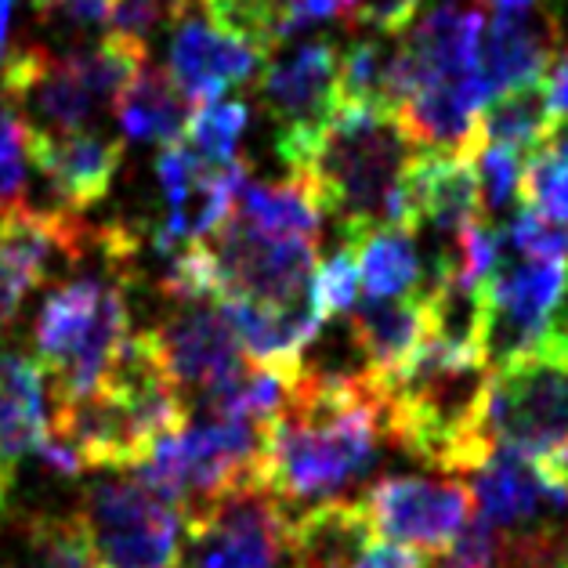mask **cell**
Masks as SVG:
<instances>
[{
  "instance_id": "1",
  "label": "cell",
  "mask_w": 568,
  "mask_h": 568,
  "mask_svg": "<svg viewBox=\"0 0 568 568\" xmlns=\"http://www.w3.org/2000/svg\"><path fill=\"white\" fill-rule=\"evenodd\" d=\"M384 438V395L363 369L329 373L304 363L283 413L261 424L254 485L286 510L329 500L377 460Z\"/></svg>"
},
{
  "instance_id": "2",
  "label": "cell",
  "mask_w": 568,
  "mask_h": 568,
  "mask_svg": "<svg viewBox=\"0 0 568 568\" xmlns=\"http://www.w3.org/2000/svg\"><path fill=\"white\" fill-rule=\"evenodd\" d=\"M417 145L387 109H337L329 128L290 174L308 185L318 214L334 217L344 246L395 225L402 229V178Z\"/></svg>"
},
{
  "instance_id": "3",
  "label": "cell",
  "mask_w": 568,
  "mask_h": 568,
  "mask_svg": "<svg viewBox=\"0 0 568 568\" xmlns=\"http://www.w3.org/2000/svg\"><path fill=\"white\" fill-rule=\"evenodd\" d=\"M128 337V280H65L51 290L33 323V358L51 398L73 402L99 392Z\"/></svg>"
},
{
  "instance_id": "4",
  "label": "cell",
  "mask_w": 568,
  "mask_h": 568,
  "mask_svg": "<svg viewBox=\"0 0 568 568\" xmlns=\"http://www.w3.org/2000/svg\"><path fill=\"white\" fill-rule=\"evenodd\" d=\"M261 449V424L225 417H189L178 432L163 435L138 464V478L149 489L189 515L254 485V464Z\"/></svg>"
},
{
  "instance_id": "5",
  "label": "cell",
  "mask_w": 568,
  "mask_h": 568,
  "mask_svg": "<svg viewBox=\"0 0 568 568\" xmlns=\"http://www.w3.org/2000/svg\"><path fill=\"white\" fill-rule=\"evenodd\" d=\"M568 312V261L521 257L496 265L478 294V344L489 369L547 348Z\"/></svg>"
},
{
  "instance_id": "6",
  "label": "cell",
  "mask_w": 568,
  "mask_h": 568,
  "mask_svg": "<svg viewBox=\"0 0 568 568\" xmlns=\"http://www.w3.org/2000/svg\"><path fill=\"white\" fill-rule=\"evenodd\" d=\"M77 515L99 561L116 568H182V510L142 478L88 485Z\"/></svg>"
},
{
  "instance_id": "7",
  "label": "cell",
  "mask_w": 568,
  "mask_h": 568,
  "mask_svg": "<svg viewBox=\"0 0 568 568\" xmlns=\"http://www.w3.org/2000/svg\"><path fill=\"white\" fill-rule=\"evenodd\" d=\"M485 427L496 446L525 456L568 453V363L515 358L489 369Z\"/></svg>"
},
{
  "instance_id": "8",
  "label": "cell",
  "mask_w": 568,
  "mask_h": 568,
  "mask_svg": "<svg viewBox=\"0 0 568 568\" xmlns=\"http://www.w3.org/2000/svg\"><path fill=\"white\" fill-rule=\"evenodd\" d=\"M203 246L211 254L221 301L294 304L308 297L318 265V243L312 240H280L229 214Z\"/></svg>"
},
{
  "instance_id": "9",
  "label": "cell",
  "mask_w": 568,
  "mask_h": 568,
  "mask_svg": "<svg viewBox=\"0 0 568 568\" xmlns=\"http://www.w3.org/2000/svg\"><path fill=\"white\" fill-rule=\"evenodd\" d=\"M261 102L275 123V149L294 174L337 116V48L329 40H304L265 65Z\"/></svg>"
},
{
  "instance_id": "10",
  "label": "cell",
  "mask_w": 568,
  "mask_h": 568,
  "mask_svg": "<svg viewBox=\"0 0 568 568\" xmlns=\"http://www.w3.org/2000/svg\"><path fill=\"white\" fill-rule=\"evenodd\" d=\"M185 568H280L286 558V507L257 485L225 496L185 521Z\"/></svg>"
},
{
  "instance_id": "11",
  "label": "cell",
  "mask_w": 568,
  "mask_h": 568,
  "mask_svg": "<svg viewBox=\"0 0 568 568\" xmlns=\"http://www.w3.org/2000/svg\"><path fill=\"white\" fill-rule=\"evenodd\" d=\"M358 504H363L373 536L424 554H446L475 515V500L460 481H432L413 475L373 481Z\"/></svg>"
},
{
  "instance_id": "12",
  "label": "cell",
  "mask_w": 568,
  "mask_h": 568,
  "mask_svg": "<svg viewBox=\"0 0 568 568\" xmlns=\"http://www.w3.org/2000/svg\"><path fill=\"white\" fill-rule=\"evenodd\" d=\"M478 65L493 94L547 84L561 51V19L544 0H485Z\"/></svg>"
},
{
  "instance_id": "13",
  "label": "cell",
  "mask_w": 568,
  "mask_h": 568,
  "mask_svg": "<svg viewBox=\"0 0 568 568\" xmlns=\"http://www.w3.org/2000/svg\"><path fill=\"white\" fill-rule=\"evenodd\" d=\"M156 344L160 366L185 402L203 395L206 387L225 381L232 369L246 363L240 337L232 329L221 301H189L168 315L156 329H149Z\"/></svg>"
},
{
  "instance_id": "14",
  "label": "cell",
  "mask_w": 568,
  "mask_h": 568,
  "mask_svg": "<svg viewBox=\"0 0 568 568\" xmlns=\"http://www.w3.org/2000/svg\"><path fill=\"white\" fill-rule=\"evenodd\" d=\"M26 152H30V168H37V174L48 182L62 211L80 214L99 203L113 185L123 163V138H109L94 128L69 134L30 128Z\"/></svg>"
},
{
  "instance_id": "15",
  "label": "cell",
  "mask_w": 568,
  "mask_h": 568,
  "mask_svg": "<svg viewBox=\"0 0 568 568\" xmlns=\"http://www.w3.org/2000/svg\"><path fill=\"white\" fill-rule=\"evenodd\" d=\"M268 54L254 51L251 44L221 33L217 26L196 19L189 11L174 22L171 51H168V77L185 94L189 105L225 99V91L243 88L265 69Z\"/></svg>"
},
{
  "instance_id": "16",
  "label": "cell",
  "mask_w": 568,
  "mask_h": 568,
  "mask_svg": "<svg viewBox=\"0 0 568 568\" xmlns=\"http://www.w3.org/2000/svg\"><path fill=\"white\" fill-rule=\"evenodd\" d=\"M348 315L352 337L363 352V373L377 392L398 381L420 355L427 337L435 334V312L427 290L406 297H369L355 304Z\"/></svg>"
},
{
  "instance_id": "17",
  "label": "cell",
  "mask_w": 568,
  "mask_h": 568,
  "mask_svg": "<svg viewBox=\"0 0 568 568\" xmlns=\"http://www.w3.org/2000/svg\"><path fill=\"white\" fill-rule=\"evenodd\" d=\"M232 214L257 232L280 235V240L318 243V229H323V214H318L312 192L301 178H290L283 185H268L246 171L232 192Z\"/></svg>"
},
{
  "instance_id": "18",
  "label": "cell",
  "mask_w": 568,
  "mask_h": 568,
  "mask_svg": "<svg viewBox=\"0 0 568 568\" xmlns=\"http://www.w3.org/2000/svg\"><path fill=\"white\" fill-rule=\"evenodd\" d=\"M113 113L120 120L123 138L171 145L185 134L192 109L185 94L174 88L168 69H142L128 84V91L120 94Z\"/></svg>"
},
{
  "instance_id": "19",
  "label": "cell",
  "mask_w": 568,
  "mask_h": 568,
  "mask_svg": "<svg viewBox=\"0 0 568 568\" xmlns=\"http://www.w3.org/2000/svg\"><path fill=\"white\" fill-rule=\"evenodd\" d=\"M554 123H558V116H554V109L547 105L544 84L500 91L481 105L478 142L510 149V152H518L521 160H529L550 138Z\"/></svg>"
},
{
  "instance_id": "20",
  "label": "cell",
  "mask_w": 568,
  "mask_h": 568,
  "mask_svg": "<svg viewBox=\"0 0 568 568\" xmlns=\"http://www.w3.org/2000/svg\"><path fill=\"white\" fill-rule=\"evenodd\" d=\"M352 251H355L358 280H363V290L369 297H406L424 290L413 232L387 225L363 235Z\"/></svg>"
},
{
  "instance_id": "21",
  "label": "cell",
  "mask_w": 568,
  "mask_h": 568,
  "mask_svg": "<svg viewBox=\"0 0 568 568\" xmlns=\"http://www.w3.org/2000/svg\"><path fill=\"white\" fill-rule=\"evenodd\" d=\"M99 554L73 515H30L22 529V568H99Z\"/></svg>"
},
{
  "instance_id": "22",
  "label": "cell",
  "mask_w": 568,
  "mask_h": 568,
  "mask_svg": "<svg viewBox=\"0 0 568 568\" xmlns=\"http://www.w3.org/2000/svg\"><path fill=\"white\" fill-rule=\"evenodd\" d=\"M521 206L568 221V116H558L554 131L521 168Z\"/></svg>"
},
{
  "instance_id": "23",
  "label": "cell",
  "mask_w": 568,
  "mask_h": 568,
  "mask_svg": "<svg viewBox=\"0 0 568 568\" xmlns=\"http://www.w3.org/2000/svg\"><path fill=\"white\" fill-rule=\"evenodd\" d=\"M251 123V105L243 99H211L200 102L189 113L182 142L196 152L203 163L211 168H225V163L240 160L235 156V145H240V134Z\"/></svg>"
},
{
  "instance_id": "24",
  "label": "cell",
  "mask_w": 568,
  "mask_h": 568,
  "mask_svg": "<svg viewBox=\"0 0 568 568\" xmlns=\"http://www.w3.org/2000/svg\"><path fill=\"white\" fill-rule=\"evenodd\" d=\"M203 16L254 51L268 54L286 40V0H196Z\"/></svg>"
},
{
  "instance_id": "25",
  "label": "cell",
  "mask_w": 568,
  "mask_h": 568,
  "mask_svg": "<svg viewBox=\"0 0 568 568\" xmlns=\"http://www.w3.org/2000/svg\"><path fill=\"white\" fill-rule=\"evenodd\" d=\"M30 123L0 94V214L19 206L30 182V152H26Z\"/></svg>"
},
{
  "instance_id": "26",
  "label": "cell",
  "mask_w": 568,
  "mask_h": 568,
  "mask_svg": "<svg viewBox=\"0 0 568 568\" xmlns=\"http://www.w3.org/2000/svg\"><path fill=\"white\" fill-rule=\"evenodd\" d=\"M358 290H363V280H358V265H355V251L344 246L341 254H334L323 265H315L312 275V304L318 308V315H348L358 304Z\"/></svg>"
},
{
  "instance_id": "27",
  "label": "cell",
  "mask_w": 568,
  "mask_h": 568,
  "mask_svg": "<svg viewBox=\"0 0 568 568\" xmlns=\"http://www.w3.org/2000/svg\"><path fill=\"white\" fill-rule=\"evenodd\" d=\"M510 246L521 257L568 261V221H554L529 206H518L515 221H510Z\"/></svg>"
},
{
  "instance_id": "28",
  "label": "cell",
  "mask_w": 568,
  "mask_h": 568,
  "mask_svg": "<svg viewBox=\"0 0 568 568\" xmlns=\"http://www.w3.org/2000/svg\"><path fill=\"white\" fill-rule=\"evenodd\" d=\"M37 19L62 33L88 37L102 26H113L116 0H33Z\"/></svg>"
},
{
  "instance_id": "29",
  "label": "cell",
  "mask_w": 568,
  "mask_h": 568,
  "mask_svg": "<svg viewBox=\"0 0 568 568\" xmlns=\"http://www.w3.org/2000/svg\"><path fill=\"white\" fill-rule=\"evenodd\" d=\"M438 568H496V539L493 529L478 515H470L464 532L453 539V547L442 554Z\"/></svg>"
},
{
  "instance_id": "30",
  "label": "cell",
  "mask_w": 568,
  "mask_h": 568,
  "mask_svg": "<svg viewBox=\"0 0 568 568\" xmlns=\"http://www.w3.org/2000/svg\"><path fill=\"white\" fill-rule=\"evenodd\" d=\"M358 11H363V0H286V37L315 22L355 19Z\"/></svg>"
},
{
  "instance_id": "31",
  "label": "cell",
  "mask_w": 568,
  "mask_h": 568,
  "mask_svg": "<svg viewBox=\"0 0 568 568\" xmlns=\"http://www.w3.org/2000/svg\"><path fill=\"white\" fill-rule=\"evenodd\" d=\"M344 568H427V561L420 558V550H409V547H398V544H387V539L369 536Z\"/></svg>"
},
{
  "instance_id": "32",
  "label": "cell",
  "mask_w": 568,
  "mask_h": 568,
  "mask_svg": "<svg viewBox=\"0 0 568 568\" xmlns=\"http://www.w3.org/2000/svg\"><path fill=\"white\" fill-rule=\"evenodd\" d=\"M544 88H547V105L554 109V116H568V51L554 62Z\"/></svg>"
},
{
  "instance_id": "33",
  "label": "cell",
  "mask_w": 568,
  "mask_h": 568,
  "mask_svg": "<svg viewBox=\"0 0 568 568\" xmlns=\"http://www.w3.org/2000/svg\"><path fill=\"white\" fill-rule=\"evenodd\" d=\"M99 568H116V565H105V561H102V565H99Z\"/></svg>"
},
{
  "instance_id": "34",
  "label": "cell",
  "mask_w": 568,
  "mask_h": 568,
  "mask_svg": "<svg viewBox=\"0 0 568 568\" xmlns=\"http://www.w3.org/2000/svg\"><path fill=\"white\" fill-rule=\"evenodd\" d=\"M565 568H568V561H565Z\"/></svg>"
}]
</instances>
